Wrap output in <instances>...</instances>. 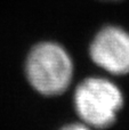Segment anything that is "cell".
I'll return each mask as SVG.
<instances>
[{
  "label": "cell",
  "instance_id": "1",
  "mask_svg": "<svg viewBox=\"0 0 129 130\" xmlns=\"http://www.w3.org/2000/svg\"><path fill=\"white\" fill-rule=\"evenodd\" d=\"M25 75L36 91L43 96H58L73 78V62L68 50L54 41L32 47L25 61Z\"/></svg>",
  "mask_w": 129,
  "mask_h": 130
},
{
  "label": "cell",
  "instance_id": "2",
  "mask_svg": "<svg viewBox=\"0 0 129 130\" xmlns=\"http://www.w3.org/2000/svg\"><path fill=\"white\" fill-rule=\"evenodd\" d=\"M73 103L82 123L93 129L112 126L123 105L120 88L102 76H90L75 88Z\"/></svg>",
  "mask_w": 129,
  "mask_h": 130
},
{
  "label": "cell",
  "instance_id": "3",
  "mask_svg": "<svg viewBox=\"0 0 129 130\" xmlns=\"http://www.w3.org/2000/svg\"><path fill=\"white\" fill-rule=\"evenodd\" d=\"M91 61L114 75L129 73V31L118 25H106L95 34L89 46Z\"/></svg>",
  "mask_w": 129,
  "mask_h": 130
},
{
  "label": "cell",
  "instance_id": "4",
  "mask_svg": "<svg viewBox=\"0 0 129 130\" xmlns=\"http://www.w3.org/2000/svg\"><path fill=\"white\" fill-rule=\"evenodd\" d=\"M61 130H95L90 127H88L87 124L82 123V122H77V123H71L68 126H64Z\"/></svg>",
  "mask_w": 129,
  "mask_h": 130
},
{
  "label": "cell",
  "instance_id": "5",
  "mask_svg": "<svg viewBox=\"0 0 129 130\" xmlns=\"http://www.w3.org/2000/svg\"><path fill=\"white\" fill-rule=\"evenodd\" d=\"M105 1H121V0H105Z\"/></svg>",
  "mask_w": 129,
  "mask_h": 130
}]
</instances>
